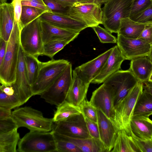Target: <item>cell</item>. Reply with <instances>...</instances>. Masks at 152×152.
Listing matches in <instances>:
<instances>
[{"instance_id": "cell-16", "label": "cell", "mask_w": 152, "mask_h": 152, "mask_svg": "<svg viewBox=\"0 0 152 152\" xmlns=\"http://www.w3.org/2000/svg\"><path fill=\"white\" fill-rule=\"evenodd\" d=\"M39 18L41 21L77 33L88 27L85 23L66 15L46 12Z\"/></svg>"}, {"instance_id": "cell-45", "label": "cell", "mask_w": 152, "mask_h": 152, "mask_svg": "<svg viewBox=\"0 0 152 152\" xmlns=\"http://www.w3.org/2000/svg\"><path fill=\"white\" fill-rule=\"evenodd\" d=\"M21 1L22 0H12L11 3L13 7L15 19L19 27L23 7Z\"/></svg>"}, {"instance_id": "cell-6", "label": "cell", "mask_w": 152, "mask_h": 152, "mask_svg": "<svg viewBox=\"0 0 152 152\" xmlns=\"http://www.w3.org/2000/svg\"><path fill=\"white\" fill-rule=\"evenodd\" d=\"M17 151L19 152H57L53 132L30 131L20 139Z\"/></svg>"}, {"instance_id": "cell-32", "label": "cell", "mask_w": 152, "mask_h": 152, "mask_svg": "<svg viewBox=\"0 0 152 152\" xmlns=\"http://www.w3.org/2000/svg\"><path fill=\"white\" fill-rule=\"evenodd\" d=\"M46 12L43 10L36 7L23 6L19 23L20 30L26 26Z\"/></svg>"}, {"instance_id": "cell-33", "label": "cell", "mask_w": 152, "mask_h": 152, "mask_svg": "<svg viewBox=\"0 0 152 152\" xmlns=\"http://www.w3.org/2000/svg\"><path fill=\"white\" fill-rule=\"evenodd\" d=\"M53 132L56 144L57 152H82L78 147L72 142L65 140L61 134Z\"/></svg>"}, {"instance_id": "cell-37", "label": "cell", "mask_w": 152, "mask_h": 152, "mask_svg": "<svg viewBox=\"0 0 152 152\" xmlns=\"http://www.w3.org/2000/svg\"><path fill=\"white\" fill-rule=\"evenodd\" d=\"M44 3L53 14L67 16L69 7H66L55 0H43Z\"/></svg>"}, {"instance_id": "cell-52", "label": "cell", "mask_w": 152, "mask_h": 152, "mask_svg": "<svg viewBox=\"0 0 152 152\" xmlns=\"http://www.w3.org/2000/svg\"><path fill=\"white\" fill-rule=\"evenodd\" d=\"M148 57L152 62V45L151 46L150 51Z\"/></svg>"}, {"instance_id": "cell-19", "label": "cell", "mask_w": 152, "mask_h": 152, "mask_svg": "<svg viewBox=\"0 0 152 152\" xmlns=\"http://www.w3.org/2000/svg\"><path fill=\"white\" fill-rule=\"evenodd\" d=\"M130 126L132 136L140 140L152 139V121L148 117L133 115Z\"/></svg>"}, {"instance_id": "cell-49", "label": "cell", "mask_w": 152, "mask_h": 152, "mask_svg": "<svg viewBox=\"0 0 152 152\" xmlns=\"http://www.w3.org/2000/svg\"><path fill=\"white\" fill-rule=\"evenodd\" d=\"M57 2L66 7H70L77 2L74 0H55Z\"/></svg>"}, {"instance_id": "cell-53", "label": "cell", "mask_w": 152, "mask_h": 152, "mask_svg": "<svg viewBox=\"0 0 152 152\" xmlns=\"http://www.w3.org/2000/svg\"><path fill=\"white\" fill-rule=\"evenodd\" d=\"M77 2H88L92 1V0H74Z\"/></svg>"}, {"instance_id": "cell-43", "label": "cell", "mask_w": 152, "mask_h": 152, "mask_svg": "<svg viewBox=\"0 0 152 152\" xmlns=\"http://www.w3.org/2000/svg\"><path fill=\"white\" fill-rule=\"evenodd\" d=\"M22 6H29L38 8L47 12H51L44 3L43 0H22Z\"/></svg>"}, {"instance_id": "cell-13", "label": "cell", "mask_w": 152, "mask_h": 152, "mask_svg": "<svg viewBox=\"0 0 152 152\" xmlns=\"http://www.w3.org/2000/svg\"><path fill=\"white\" fill-rule=\"evenodd\" d=\"M25 52L20 45L17 67L15 80L12 85L15 95L23 105L33 95L31 86L29 83L25 61Z\"/></svg>"}, {"instance_id": "cell-26", "label": "cell", "mask_w": 152, "mask_h": 152, "mask_svg": "<svg viewBox=\"0 0 152 152\" xmlns=\"http://www.w3.org/2000/svg\"><path fill=\"white\" fill-rule=\"evenodd\" d=\"M113 152H140L134 143L132 136L128 135L123 130H119L117 134L113 149Z\"/></svg>"}, {"instance_id": "cell-4", "label": "cell", "mask_w": 152, "mask_h": 152, "mask_svg": "<svg viewBox=\"0 0 152 152\" xmlns=\"http://www.w3.org/2000/svg\"><path fill=\"white\" fill-rule=\"evenodd\" d=\"M142 82L139 81L115 107L118 131L123 130L131 136L130 122L137 99L143 90Z\"/></svg>"}, {"instance_id": "cell-54", "label": "cell", "mask_w": 152, "mask_h": 152, "mask_svg": "<svg viewBox=\"0 0 152 152\" xmlns=\"http://www.w3.org/2000/svg\"><path fill=\"white\" fill-rule=\"evenodd\" d=\"M7 0H0V5L6 2Z\"/></svg>"}, {"instance_id": "cell-23", "label": "cell", "mask_w": 152, "mask_h": 152, "mask_svg": "<svg viewBox=\"0 0 152 152\" xmlns=\"http://www.w3.org/2000/svg\"><path fill=\"white\" fill-rule=\"evenodd\" d=\"M42 33L44 44L53 40L78 36L80 33L60 28L41 20Z\"/></svg>"}, {"instance_id": "cell-46", "label": "cell", "mask_w": 152, "mask_h": 152, "mask_svg": "<svg viewBox=\"0 0 152 152\" xmlns=\"http://www.w3.org/2000/svg\"><path fill=\"white\" fill-rule=\"evenodd\" d=\"M7 42L0 38V65L4 60L6 51Z\"/></svg>"}, {"instance_id": "cell-1", "label": "cell", "mask_w": 152, "mask_h": 152, "mask_svg": "<svg viewBox=\"0 0 152 152\" xmlns=\"http://www.w3.org/2000/svg\"><path fill=\"white\" fill-rule=\"evenodd\" d=\"M20 31L15 19L13 28L7 42L6 53L0 65V82L1 85L11 86L15 81L20 46Z\"/></svg>"}, {"instance_id": "cell-31", "label": "cell", "mask_w": 152, "mask_h": 152, "mask_svg": "<svg viewBox=\"0 0 152 152\" xmlns=\"http://www.w3.org/2000/svg\"><path fill=\"white\" fill-rule=\"evenodd\" d=\"M77 37L75 36L56 40L44 44L43 55L48 56L51 59H53L57 53Z\"/></svg>"}, {"instance_id": "cell-47", "label": "cell", "mask_w": 152, "mask_h": 152, "mask_svg": "<svg viewBox=\"0 0 152 152\" xmlns=\"http://www.w3.org/2000/svg\"><path fill=\"white\" fill-rule=\"evenodd\" d=\"M12 116L11 110L6 107H0V120Z\"/></svg>"}, {"instance_id": "cell-9", "label": "cell", "mask_w": 152, "mask_h": 152, "mask_svg": "<svg viewBox=\"0 0 152 152\" xmlns=\"http://www.w3.org/2000/svg\"><path fill=\"white\" fill-rule=\"evenodd\" d=\"M67 16L85 23L88 27L102 24L101 6L94 3L92 0L75 3L69 7Z\"/></svg>"}, {"instance_id": "cell-39", "label": "cell", "mask_w": 152, "mask_h": 152, "mask_svg": "<svg viewBox=\"0 0 152 152\" xmlns=\"http://www.w3.org/2000/svg\"><path fill=\"white\" fill-rule=\"evenodd\" d=\"M129 18L137 22L152 24V4L145 10Z\"/></svg>"}, {"instance_id": "cell-10", "label": "cell", "mask_w": 152, "mask_h": 152, "mask_svg": "<svg viewBox=\"0 0 152 152\" xmlns=\"http://www.w3.org/2000/svg\"><path fill=\"white\" fill-rule=\"evenodd\" d=\"M90 101L111 121L118 131L115 119L114 94L112 86L103 83L93 92Z\"/></svg>"}, {"instance_id": "cell-14", "label": "cell", "mask_w": 152, "mask_h": 152, "mask_svg": "<svg viewBox=\"0 0 152 152\" xmlns=\"http://www.w3.org/2000/svg\"><path fill=\"white\" fill-rule=\"evenodd\" d=\"M117 45L126 60L148 56L151 45L140 39L126 38L117 34Z\"/></svg>"}, {"instance_id": "cell-22", "label": "cell", "mask_w": 152, "mask_h": 152, "mask_svg": "<svg viewBox=\"0 0 152 152\" xmlns=\"http://www.w3.org/2000/svg\"><path fill=\"white\" fill-rule=\"evenodd\" d=\"M129 69L139 81L143 83L148 81L152 72V62L147 56L132 59Z\"/></svg>"}, {"instance_id": "cell-40", "label": "cell", "mask_w": 152, "mask_h": 152, "mask_svg": "<svg viewBox=\"0 0 152 152\" xmlns=\"http://www.w3.org/2000/svg\"><path fill=\"white\" fill-rule=\"evenodd\" d=\"M18 128L12 116L0 120V133L9 132Z\"/></svg>"}, {"instance_id": "cell-25", "label": "cell", "mask_w": 152, "mask_h": 152, "mask_svg": "<svg viewBox=\"0 0 152 152\" xmlns=\"http://www.w3.org/2000/svg\"><path fill=\"white\" fill-rule=\"evenodd\" d=\"M61 135L65 140L78 147L82 152H108L100 140L92 137L83 139L74 138Z\"/></svg>"}, {"instance_id": "cell-28", "label": "cell", "mask_w": 152, "mask_h": 152, "mask_svg": "<svg viewBox=\"0 0 152 152\" xmlns=\"http://www.w3.org/2000/svg\"><path fill=\"white\" fill-rule=\"evenodd\" d=\"M18 129L0 133V152H17V146L20 139Z\"/></svg>"}, {"instance_id": "cell-15", "label": "cell", "mask_w": 152, "mask_h": 152, "mask_svg": "<svg viewBox=\"0 0 152 152\" xmlns=\"http://www.w3.org/2000/svg\"><path fill=\"white\" fill-rule=\"evenodd\" d=\"M113 49L112 48L92 60L76 67L73 72L84 81L91 83L100 73Z\"/></svg>"}, {"instance_id": "cell-12", "label": "cell", "mask_w": 152, "mask_h": 152, "mask_svg": "<svg viewBox=\"0 0 152 152\" xmlns=\"http://www.w3.org/2000/svg\"><path fill=\"white\" fill-rule=\"evenodd\" d=\"M52 131L72 138L83 139L92 137L82 113L67 120L54 122Z\"/></svg>"}, {"instance_id": "cell-44", "label": "cell", "mask_w": 152, "mask_h": 152, "mask_svg": "<svg viewBox=\"0 0 152 152\" xmlns=\"http://www.w3.org/2000/svg\"><path fill=\"white\" fill-rule=\"evenodd\" d=\"M152 45V24L146 25L138 38Z\"/></svg>"}, {"instance_id": "cell-55", "label": "cell", "mask_w": 152, "mask_h": 152, "mask_svg": "<svg viewBox=\"0 0 152 152\" xmlns=\"http://www.w3.org/2000/svg\"><path fill=\"white\" fill-rule=\"evenodd\" d=\"M148 81L150 82H152V72L149 78Z\"/></svg>"}, {"instance_id": "cell-11", "label": "cell", "mask_w": 152, "mask_h": 152, "mask_svg": "<svg viewBox=\"0 0 152 152\" xmlns=\"http://www.w3.org/2000/svg\"><path fill=\"white\" fill-rule=\"evenodd\" d=\"M139 81L129 69L118 70L109 77L103 83L110 85L113 88L115 107Z\"/></svg>"}, {"instance_id": "cell-27", "label": "cell", "mask_w": 152, "mask_h": 152, "mask_svg": "<svg viewBox=\"0 0 152 152\" xmlns=\"http://www.w3.org/2000/svg\"><path fill=\"white\" fill-rule=\"evenodd\" d=\"M80 108L65 100L57 106L53 118L54 122L65 121L81 114Z\"/></svg>"}, {"instance_id": "cell-38", "label": "cell", "mask_w": 152, "mask_h": 152, "mask_svg": "<svg viewBox=\"0 0 152 152\" xmlns=\"http://www.w3.org/2000/svg\"><path fill=\"white\" fill-rule=\"evenodd\" d=\"M152 4V0H134L132 6L130 17L145 10Z\"/></svg>"}, {"instance_id": "cell-51", "label": "cell", "mask_w": 152, "mask_h": 152, "mask_svg": "<svg viewBox=\"0 0 152 152\" xmlns=\"http://www.w3.org/2000/svg\"><path fill=\"white\" fill-rule=\"evenodd\" d=\"M110 0H93L92 1L97 4L101 6Z\"/></svg>"}, {"instance_id": "cell-56", "label": "cell", "mask_w": 152, "mask_h": 152, "mask_svg": "<svg viewBox=\"0 0 152 152\" xmlns=\"http://www.w3.org/2000/svg\"></svg>"}, {"instance_id": "cell-21", "label": "cell", "mask_w": 152, "mask_h": 152, "mask_svg": "<svg viewBox=\"0 0 152 152\" xmlns=\"http://www.w3.org/2000/svg\"><path fill=\"white\" fill-rule=\"evenodd\" d=\"M73 81L67 96L66 100L77 106L80 104L86 98L90 84L72 72Z\"/></svg>"}, {"instance_id": "cell-17", "label": "cell", "mask_w": 152, "mask_h": 152, "mask_svg": "<svg viewBox=\"0 0 152 152\" xmlns=\"http://www.w3.org/2000/svg\"><path fill=\"white\" fill-rule=\"evenodd\" d=\"M97 124L100 138L107 152L113 148L118 132L111 121L101 111L97 109Z\"/></svg>"}, {"instance_id": "cell-18", "label": "cell", "mask_w": 152, "mask_h": 152, "mask_svg": "<svg viewBox=\"0 0 152 152\" xmlns=\"http://www.w3.org/2000/svg\"><path fill=\"white\" fill-rule=\"evenodd\" d=\"M113 48L112 52L100 73L91 83L99 84L103 83L109 77L119 70L122 63L126 60L117 45Z\"/></svg>"}, {"instance_id": "cell-8", "label": "cell", "mask_w": 152, "mask_h": 152, "mask_svg": "<svg viewBox=\"0 0 152 152\" xmlns=\"http://www.w3.org/2000/svg\"><path fill=\"white\" fill-rule=\"evenodd\" d=\"M70 63L55 82L40 95L47 103L57 106L66 100L73 81Z\"/></svg>"}, {"instance_id": "cell-41", "label": "cell", "mask_w": 152, "mask_h": 152, "mask_svg": "<svg viewBox=\"0 0 152 152\" xmlns=\"http://www.w3.org/2000/svg\"><path fill=\"white\" fill-rule=\"evenodd\" d=\"M132 136L140 152H152V139L142 140Z\"/></svg>"}, {"instance_id": "cell-35", "label": "cell", "mask_w": 152, "mask_h": 152, "mask_svg": "<svg viewBox=\"0 0 152 152\" xmlns=\"http://www.w3.org/2000/svg\"><path fill=\"white\" fill-rule=\"evenodd\" d=\"M22 105L20 101L15 95H8L0 90V107L12 110Z\"/></svg>"}, {"instance_id": "cell-48", "label": "cell", "mask_w": 152, "mask_h": 152, "mask_svg": "<svg viewBox=\"0 0 152 152\" xmlns=\"http://www.w3.org/2000/svg\"><path fill=\"white\" fill-rule=\"evenodd\" d=\"M0 90L9 95H15L14 89L12 85L6 86L2 85L0 86Z\"/></svg>"}, {"instance_id": "cell-3", "label": "cell", "mask_w": 152, "mask_h": 152, "mask_svg": "<svg viewBox=\"0 0 152 152\" xmlns=\"http://www.w3.org/2000/svg\"><path fill=\"white\" fill-rule=\"evenodd\" d=\"M70 62L68 60L53 59L40 62L39 73L31 86L33 96L40 95L46 91L64 70Z\"/></svg>"}, {"instance_id": "cell-42", "label": "cell", "mask_w": 152, "mask_h": 152, "mask_svg": "<svg viewBox=\"0 0 152 152\" xmlns=\"http://www.w3.org/2000/svg\"><path fill=\"white\" fill-rule=\"evenodd\" d=\"M87 129L90 135L93 138L100 140L97 123L94 122L84 118Z\"/></svg>"}, {"instance_id": "cell-36", "label": "cell", "mask_w": 152, "mask_h": 152, "mask_svg": "<svg viewBox=\"0 0 152 152\" xmlns=\"http://www.w3.org/2000/svg\"><path fill=\"white\" fill-rule=\"evenodd\" d=\"M97 35L100 42L102 43H116L117 38L111 33L99 25L92 28Z\"/></svg>"}, {"instance_id": "cell-5", "label": "cell", "mask_w": 152, "mask_h": 152, "mask_svg": "<svg viewBox=\"0 0 152 152\" xmlns=\"http://www.w3.org/2000/svg\"><path fill=\"white\" fill-rule=\"evenodd\" d=\"M134 0H110L102 8V24L111 33H118L120 21L129 17Z\"/></svg>"}, {"instance_id": "cell-34", "label": "cell", "mask_w": 152, "mask_h": 152, "mask_svg": "<svg viewBox=\"0 0 152 152\" xmlns=\"http://www.w3.org/2000/svg\"><path fill=\"white\" fill-rule=\"evenodd\" d=\"M84 118L97 123L98 117L97 109L86 99L79 106Z\"/></svg>"}, {"instance_id": "cell-24", "label": "cell", "mask_w": 152, "mask_h": 152, "mask_svg": "<svg viewBox=\"0 0 152 152\" xmlns=\"http://www.w3.org/2000/svg\"><path fill=\"white\" fill-rule=\"evenodd\" d=\"M150 23H142L134 21L129 17L121 20L118 32L124 37L132 39H138L145 26Z\"/></svg>"}, {"instance_id": "cell-29", "label": "cell", "mask_w": 152, "mask_h": 152, "mask_svg": "<svg viewBox=\"0 0 152 152\" xmlns=\"http://www.w3.org/2000/svg\"><path fill=\"white\" fill-rule=\"evenodd\" d=\"M152 115V95L143 89L135 104L133 115L147 117Z\"/></svg>"}, {"instance_id": "cell-20", "label": "cell", "mask_w": 152, "mask_h": 152, "mask_svg": "<svg viewBox=\"0 0 152 152\" xmlns=\"http://www.w3.org/2000/svg\"><path fill=\"white\" fill-rule=\"evenodd\" d=\"M15 21L13 7L11 3L0 5V38L8 42Z\"/></svg>"}, {"instance_id": "cell-2", "label": "cell", "mask_w": 152, "mask_h": 152, "mask_svg": "<svg viewBox=\"0 0 152 152\" xmlns=\"http://www.w3.org/2000/svg\"><path fill=\"white\" fill-rule=\"evenodd\" d=\"M12 117L18 128L26 127L30 131L49 132L52 130L53 118L45 117L40 111L30 107L17 108L12 111Z\"/></svg>"}, {"instance_id": "cell-30", "label": "cell", "mask_w": 152, "mask_h": 152, "mask_svg": "<svg viewBox=\"0 0 152 152\" xmlns=\"http://www.w3.org/2000/svg\"><path fill=\"white\" fill-rule=\"evenodd\" d=\"M24 58L28 82L31 86L37 78L41 61L37 57L25 53Z\"/></svg>"}, {"instance_id": "cell-7", "label": "cell", "mask_w": 152, "mask_h": 152, "mask_svg": "<svg viewBox=\"0 0 152 152\" xmlns=\"http://www.w3.org/2000/svg\"><path fill=\"white\" fill-rule=\"evenodd\" d=\"M20 41V45L25 53L37 57L43 55L44 44L41 20L39 18L21 29Z\"/></svg>"}, {"instance_id": "cell-50", "label": "cell", "mask_w": 152, "mask_h": 152, "mask_svg": "<svg viewBox=\"0 0 152 152\" xmlns=\"http://www.w3.org/2000/svg\"><path fill=\"white\" fill-rule=\"evenodd\" d=\"M143 89L152 95V82L148 81L143 83Z\"/></svg>"}]
</instances>
